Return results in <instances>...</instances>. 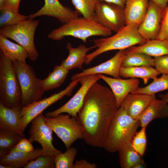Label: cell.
I'll use <instances>...</instances> for the list:
<instances>
[{
	"label": "cell",
	"mask_w": 168,
	"mask_h": 168,
	"mask_svg": "<svg viewBox=\"0 0 168 168\" xmlns=\"http://www.w3.org/2000/svg\"><path fill=\"white\" fill-rule=\"evenodd\" d=\"M118 109L112 91L97 82L92 85L77 114L86 143L103 148L107 131Z\"/></svg>",
	"instance_id": "obj_1"
},
{
	"label": "cell",
	"mask_w": 168,
	"mask_h": 168,
	"mask_svg": "<svg viewBox=\"0 0 168 168\" xmlns=\"http://www.w3.org/2000/svg\"><path fill=\"white\" fill-rule=\"evenodd\" d=\"M140 125L139 119L133 118L119 107L107 131L103 148L110 153L118 152L131 142Z\"/></svg>",
	"instance_id": "obj_2"
},
{
	"label": "cell",
	"mask_w": 168,
	"mask_h": 168,
	"mask_svg": "<svg viewBox=\"0 0 168 168\" xmlns=\"http://www.w3.org/2000/svg\"><path fill=\"white\" fill-rule=\"evenodd\" d=\"M138 25L134 24L126 25L112 36L94 39V51L87 55L85 62L87 65L96 57L108 51L123 50L138 44H142L147 41L139 33Z\"/></svg>",
	"instance_id": "obj_3"
},
{
	"label": "cell",
	"mask_w": 168,
	"mask_h": 168,
	"mask_svg": "<svg viewBox=\"0 0 168 168\" xmlns=\"http://www.w3.org/2000/svg\"><path fill=\"white\" fill-rule=\"evenodd\" d=\"M111 34L112 31L98 24L92 19L78 16L53 30L48 37L53 40H60L65 36H71L79 39L85 43L90 37H107Z\"/></svg>",
	"instance_id": "obj_4"
},
{
	"label": "cell",
	"mask_w": 168,
	"mask_h": 168,
	"mask_svg": "<svg viewBox=\"0 0 168 168\" xmlns=\"http://www.w3.org/2000/svg\"><path fill=\"white\" fill-rule=\"evenodd\" d=\"M0 98L6 107L22 106V94L13 62L0 51Z\"/></svg>",
	"instance_id": "obj_5"
},
{
	"label": "cell",
	"mask_w": 168,
	"mask_h": 168,
	"mask_svg": "<svg viewBox=\"0 0 168 168\" xmlns=\"http://www.w3.org/2000/svg\"><path fill=\"white\" fill-rule=\"evenodd\" d=\"M39 21L29 18L16 25L1 28L0 35L14 40L24 47L28 53V58L34 62L39 56L34 37Z\"/></svg>",
	"instance_id": "obj_6"
},
{
	"label": "cell",
	"mask_w": 168,
	"mask_h": 168,
	"mask_svg": "<svg viewBox=\"0 0 168 168\" xmlns=\"http://www.w3.org/2000/svg\"><path fill=\"white\" fill-rule=\"evenodd\" d=\"M21 86L22 94V107L42 99L45 91L32 68L26 62L13 61Z\"/></svg>",
	"instance_id": "obj_7"
},
{
	"label": "cell",
	"mask_w": 168,
	"mask_h": 168,
	"mask_svg": "<svg viewBox=\"0 0 168 168\" xmlns=\"http://www.w3.org/2000/svg\"><path fill=\"white\" fill-rule=\"evenodd\" d=\"M69 114H60L54 117L45 116L47 125L57 135L67 148L71 147L76 140L83 139L82 129L77 118Z\"/></svg>",
	"instance_id": "obj_8"
},
{
	"label": "cell",
	"mask_w": 168,
	"mask_h": 168,
	"mask_svg": "<svg viewBox=\"0 0 168 168\" xmlns=\"http://www.w3.org/2000/svg\"><path fill=\"white\" fill-rule=\"evenodd\" d=\"M78 79L72 81L63 90L43 99L22 107L21 116L19 128L23 133L29 124L32 119L47 108L62 99L65 96H70L78 84Z\"/></svg>",
	"instance_id": "obj_9"
},
{
	"label": "cell",
	"mask_w": 168,
	"mask_h": 168,
	"mask_svg": "<svg viewBox=\"0 0 168 168\" xmlns=\"http://www.w3.org/2000/svg\"><path fill=\"white\" fill-rule=\"evenodd\" d=\"M124 8L114 3L99 2L92 19L100 25L116 33L126 25Z\"/></svg>",
	"instance_id": "obj_10"
},
{
	"label": "cell",
	"mask_w": 168,
	"mask_h": 168,
	"mask_svg": "<svg viewBox=\"0 0 168 168\" xmlns=\"http://www.w3.org/2000/svg\"><path fill=\"white\" fill-rule=\"evenodd\" d=\"M45 117L41 113L31 122L29 140L31 143L37 142L42 147V155L55 157L61 152L56 148L52 143L53 130L46 124Z\"/></svg>",
	"instance_id": "obj_11"
},
{
	"label": "cell",
	"mask_w": 168,
	"mask_h": 168,
	"mask_svg": "<svg viewBox=\"0 0 168 168\" xmlns=\"http://www.w3.org/2000/svg\"><path fill=\"white\" fill-rule=\"evenodd\" d=\"M81 86L74 96L66 103L58 109L46 113L45 116L54 117L63 113H67L71 116L77 117L85 97L90 87L100 79L97 74L85 75L77 78Z\"/></svg>",
	"instance_id": "obj_12"
},
{
	"label": "cell",
	"mask_w": 168,
	"mask_h": 168,
	"mask_svg": "<svg viewBox=\"0 0 168 168\" xmlns=\"http://www.w3.org/2000/svg\"><path fill=\"white\" fill-rule=\"evenodd\" d=\"M163 10L153 2L149 0L146 14L138 28L139 33L146 41L157 39Z\"/></svg>",
	"instance_id": "obj_13"
},
{
	"label": "cell",
	"mask_w": 168,
	"mask_h": 168,
	"mask_svg": "<svg viewBox=\"0 0 168 168\" xmlns=\"http://www.w3.org/2000/svg\"><path fill=\"white\" fill-rule=\"evenodd\" d=\"M128 52V49L119 50L114 55L108 60L93 67L82 69V72L73 75L72 81L81 77L91 75L105 74L120 78L119 71L122 62Z\"/></svg>",
	"instance_id": "obj_14"
},
{
	"label": "cell",
	"mask_w": 168,
	"mask_h": 168,
	"mask_svg": "<svg viewBox=\"0 0 168 168\" xmlns=\"http://www.w3.org/2000/svg\"><path fill=\"white\" fill-rule=\"evenodd\" d=\"M79 15L75 10L63 5L58 0H44V6L28 17L34 19L38 16H47L56 18L63 24L78 17Z\"/></svg>",
	"instance_id": "obj_15"
},
{
	"label": "cell",
	"mask_w": 168,
	"mask_h": 168,
	"mask_svg": "<svg viewBox=\"0 0 168 168\" xmlns=\"http://www.w3.org/2000/svg\"><path fill=\"white\" fill-rule=\"evenodd\" d=\"M97 75L111 88L118 108L126 97L139 87V81L137 78L122 79L108 77L102 74Z\"/></svg>",
	"instance_id": "obj_16"
},
{
	"label": "cell",
	"mask_w": 168,
	"mask_h": 168,
	"mask_svg": "<svg viewBox=\"0 0 168 168\" xmlns=\"http://www.w3.org/2000/svg\"><path fill=\"white\" fill-rule=\"evenodd\" d=\"M156 98L155 95L130 93L123 100L120 107L133 118L139 119L144 110Z\"/></svg>",
	"instance_id": "obj_17"
},
{
	"label": "cell",
	"mask_w": 168,
	"mask_h": 168,
	"mask_svg": "<svg viewBox=\"0 0 168 168\" xmlns=\"http://www.w3.org/2000/svg\"><path fill=\"white\" fill-rule=\"evenodd\" d=\"M22 106L10 108L0 101V128L9 130L25 136L19 128Z\"/></svg>",
	"instance_id": "obj_18"
},
{
	"label": "cell",
	"mask_w": 168,
	"mask_h": 168,
	"mask_svg": "<svg viewBox=\"0 0 168 168\" xmlns=\"http://www.w3.org/2000/svg\"><path fill=\"white\" fill-rule=\"evenodd\" d=\"M66 48L68 51V55L62 61L61 65L68 71L75 69H82V65L86 59L87 52L94 48L93 46L87 47L85 45L74 48L69 42L67 43Z\"/></svg>",
	"instance_id": "obj_19"
},
{
	"label": "cell",
	"mask_w": 168,
	"mask_h": 168,
	"mask_svg": "<svg viewBox=\"0 0 168 168\" xmlns=\"http://www.w3.org/2000/svg\"><path fill=\"white\" fill-rule=\"evenodd\" d=\"M168 118V103L156 98L153 100L140 116L139 120L140 127H147L156 119Z\"/></svg>",
	"instance_id": "obj_20"
},
{
	"label": "cell",
	"mask_w": 168,
	"mask_h": 168,
	"mask_svg": "<svg viewBox=\"0 0 168 168\" xmlns=\"http://www.w3.org/2000/svg\"><path fill=\"white\" fill-rule=\"evenodd\" d=\"M149 0H127L124 8L126 25H140L147 13Z\"/></svg>",
	"instance_id": "obj_21"
},
{
	"label": "cell",
	"mask_w": 168,
	"mask_h": 168,
	"mask_svg": "<svg viewBox=\"0 0 168 168\" xmlns=\"http://www.w3.org/2000/svg\"><path fill=\"white\" fill-rule=\"evenodd\" d=\"M42 148L29 152H11L0 156V164L12 166L13 168L24 167L30 161L42 155Z\"/></svg>",
	"instance_id": "obj_22"
},
{
	"label": "cell",
	"mask_w": 168,
	"mask_h": 168,
	"mask_svg": "<svg viewBox=\"0 0 168 168\" xmlns=\"http://www.w3.org/2000/svg\"><path fill=\"white\" fill-rule=\"evenodd\" d=\"M130 53H142L154 57L168 54V41L156 39L147 40L141 45L128 48Z\"/></svg>",
	"instance_id": "obj_23"
},
{
	"label": "cell",
	"mask_w": 168,
	"mask_h": 168,
	"mask_svg": "<svg viewBox=\"0 0 168 168\" xmlns=\"http://www.w3.org/2000/svg\"><path fill=\"white\" fill-rule=\"evenodd\" d=\"M160 74L156 68L145 66L121 67L119 71L120 77L124 78H139L143 80L145 84H147L149 79L154 80Z\"/></svg>",
	"instance_id": "obj_24"
},
{
	"label": "cell",
	"mask_w": 168,
	"mask_h": 168,
	"mask_svg": "<svg viewBox=\"0 0 168 168\" xmlns=\"http://www.w3.org/2000/svg\"><path fill=\"white\" fill-rule=\"evenodd\" d=\"M0 51L12 61L17 60L26 62V59L28 58V53L24 47L1 35H0Z\"/></svg>",
	"instance_id": "obj_25"
},
{
	"label": "cell",
	"mask_w": 168,
	"mask_h": 168,
	"mask_svg": "<svg viewBox=\"0 0 168 168\" xmlns=\"http://www.w3.org/2000/svg\"><path fill=\"white\" fill-rule=\"evenodd\" d=\"M69 71L61 65L55 66L45 79L41 80V85L46 91H48L60 86L66 78Z\"/></svg>",
	"instance_id": "obj_26"
},
{
	"label": "cell",
	"mask_w": 168,
	"mask_h": 168,
	"mask_svg": "<svg viewBox=\"0 0 168 168\" xmlns=\"http://www.w3.org/2000/svg\"><path fill=\"white\" fill-rule=\"evenodd\" d=\"M118 152L119 164L122 168H132L135 164L143 160L142 157L133 147L131 142Z\"/></svg>",
	"instance_id": "obj_27"
},
{
	"label": "cell",
	"mask_w": 168,
	"mask_h": 168,
	"mask_svg": "<svg viewBox=\"0 0 168 168\" xmlns=\"http://www.w3.org/2000/svg\"><path fill=\"white\" fill-rule=\"evenodd\" d=\"M154 66V58L142 53H130L128 52L124 58L121 67Z\"/></svg>",
	"instance_id": "obj_28"
},
{
	"label": "cell",
	"mask_w": 168,
	"mask_h": 168,
	"mask_svg": "<svg viewBox=\"0 0 168 168\" xmlns=\"http://www.w3.org/2000/svg\"><path fill=\"white\" fill-rule=\"evenodd\" d=\"M22 138L15 132L0 128V156L9 153Z\"/></svg>",
	"instance_id": "obj_29"
},
{
	"label": "cell",
	"mask_w": 168,
	"mask_h": 168,
	"mask_svg": "<svg viewBox=\"0 0 168 168\" xmlns=\"http://www.w3.org/2000/svg\"><path fill=\"white\" fill-rule=\"evenodd\" d=\"M168 90V74H162L159 78L156 77L147 86L143 87H138L132 93L143 94L150 95Z\"/></svg>",
	"instance_id": "obj_30"
},
{
	"label": "cell",
	"mask_w": 168,
	"mask_h": 168,
	"mask_svg": "<svg viewBox=\"0 0 168 168\" xmlns=\"http://www.w3.org/2000/svg\"><path fill=\"white\" fill-rule=\"evenodd\" d=\"M0 27L12 26L27 20L28 16L20 14L12 9L4 6L0 8Z\"/></svg>",
	"instance_id": "obj_31"
},
{
	"label": "cell",
	"mask_w": 168,
	"mask_h": 168,
	"mask_svg": "<svg viewBox=\"0 0 168 168\" xmlns=\"http://www.w3.org/2000/svg\"><path fill=\"white\" fill-rule=\"evenodd\" d=\"M75 10L79 14L88 19H92L99 0H71Z\"/></svg>",
	"instance_id": "obj_32"
},
{
	"label": "cell",
	"mask_w": 168,
	"mask_h": 168,
	"mask_svg": "<svg viewBox=\"0 0 168 168\" xmlns=\"http://www.w3.org/2000/svg\"><path fill=\"white\" fill-rule=\"evenodd\" d=\"M77 153V149L74 147L67 148L66 151L61 153L55 157V168H73V161Z\"/></svg>",
	"instance_id": "obj_33"
},
{
	"label": "cell",
	"mask_w": 168,
	"mask_h": 168,
	"mask_svg": "<svg viewBox=\"0 0 168 168\" xmlns=\"http://www.w3.org/2000/svg\"><path fill=\"white\" fill-rule=\"evenodd\" d=\"M147 127H142L140 130L137 132L131 142L134 149L142 157L145 154L147 145Z\"/></svg>",
	"instance_id": "obj_34"
},
{
	"label": "cell",
	"mask_w": 168,
	"mask_h": 168,
	"mask_svg": "<svg viewBox=\"0 0 168 168\" xmlns=\"http://www.w3.org/2000/svg\"><path fill=\"white\" fill-rule=\"evenodd\" d=\"M55 164L54 157L40 155L30 161L24 168H54Z\"/></svg>",
	"instance_id": "obj_35"
},
{
	"label": "cell",
	"mask_w": 168,
	"mask_h": 168,
	"mask_svg": "<svg viewBox=\"0 0 168 168\" xmlns=\"http://www.w3.org/2000/svg\"><path fill=\"white\" fill-rule=\"evenodd\" d=\"M157 39L168 41V4L163 10L160 30Z\"/></svg>",
	"instance_id": "obj_36"
},
{
	"label": "cell",
	"mask_w": 168,
	"mask_h": 168,
	"mask_svg": "<svg viewBox=\"0 0 168 168\" xmlns=\"http://www.w3.org/2000/svg\"><path fill=\"white\" fill-rule=\"evenodd\" d=\"M154 66L161 74H168V54L154 57Z\"/></svg>",
	"instance_id": "obj_37"
},
{
	"label": "cell",
	"mask_w": 168,
	"mask_h": 168,
	"mask_svg": "<svg viewBox=\"0 0 168 168\" xmlns=\"http://www.w3.org/2000/svg\"><path fill=\"white\" fill-rule=\"evenodd\" d=\"M34 149L31 142L28 139L22 138L10 152H29Z\"/></svg>",
	"instance_id": "obj_38"
},
{
	"label": "cell",
	"mask_w": 168,
	"mask_h": 168,
	"mask_svg": "<svg viewBox=\"0 0 168 168\" xmlns=\"http://www.w3.org/2000/svg\"><path fill=\"white\" fill-rule=\"evenodd\" d=\"M97 167L96 164L91 163L82 159L76 161L73 168H96Z\"/></svg>",
	"instance_id": "obj_39"
},
{
	"label": "cell",
	"mask_w": 168,
	"mask_h": 168,
	"mask_svg": "<svg viewBox=\"0 0 168 168\" xmlns=\"http://www.w3.org/2000/svg\"><path fill=\"white\" fill-rule=\"evenodd\" d=\"M20 1L21 0H5V5L3 7H8L16 12H19Z\"/></svg>",
	"instance_id": "obj_40"
},
{
	"label": "cell",
	"mask_w": 168,
	"mask_h": 168,
	"mask_svg": "<svg viewBox=\"0 0 168 168\" xmlns=\"http://www.w3.org/2000/svg\"><path fill=\"white\" fill-rule=\"evenodd\" d=\"M151 0L161 9L164 10L167 7L168 4V0Z\"/></svg>",
	"instance_id": "obj_41"
},
{
	"label": "cell",
	"mask_w": 168,
	"mask_h": 168,
	"mask_svg": "<svg viewBox=\"0 0 168 168\" xmlns=\"http://www.w3.org/2000/svg\"><path fill=\"white\" fill-rule=\"evenodd\" d=\"M100 2L104 1L112 3L124 7L127 0H99Z\"/></svg>",
	"instance_id": "obj_42"
},
{
	"label": "cell",
	"mask_w": 168,
	"mask_h": 168,
	"mask_svg": "<svg viewBox=\"0 0 168 168\" xmlns=\"http://www.w3.org/2000/svg\"><path fill=\"white\" fill-rule=\"evenodd\" d=\"M146 167L143 160L135 164L132 168H144Z\"/></svg>",
	"instance_id": "obj_43"
},
{
	"label": "cell",
	"mask_w": 168,
	"mask_h": 168,
	"mask_svg": "<svg viewBox=\"0 0 168 168\" xmlns=\"http://www.w3.org/2000/svg\"><path fill=\"white\" fill-rule=\"evenodd\" d=\"M159 97L167 103H168V92L165 94H162L159 95Z\"/></svg>",
	"instance_id": "obj_44"
},
{
	"label": "cell",
	"mask_w": 168,
	"mask_h": 168,
	"mask_svg": "<svg viewBox=\"0 0 168 168\" xmlns=\"http://www.w3.org/2000/svg\"><path fill=\"white\" fill-rule=\"evenodd\" d=\"M0 168H13V167L10 165H6L0 164Z\"/></svg>",
	"instance_id": "obj_45"
},
{
	"label": "cell",
	"mask_w": 168,
	"mask_h": 168,
	"mask_svg": "<svg viewBox=\"0 0 168 168\" xmlns=\"http://www.w3.org/2000/svg\"><path fill=\"white\" fill-rule=\"evenodd\" d=\"M5 0H0V8L2 7L5 5Z\"/></svg>",
	"instance_id": "obj_46"
}]
</instances>
